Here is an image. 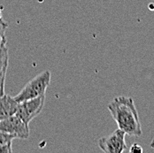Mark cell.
<instances>
[{"mask_svg": "<svg viewBox=\"0 0 154 153\" xmlns=\"http://www.w3.org/2000/svg\"><path fill=\"white\" fill-rule=\"evenodd\" d=\"M45 102V95L19 103L15 115L27 124H29L42 112Z\"/></svg>", "mask_w": 154, "mask_h": 153, "instance_id": "3", "label": "cell"}, {"mask_svg": "<svg viewBox=\"0 0 154 153\" xmlns=\"http://www.w3.org/2000/svg\"><path fill=\"white\" fill-rule=\"evenodd\" d=\"M15 137L12 135L0 131V153L13 152L12 143Z\"/></svg>", "mask_w": 154, "mask_h": 153, "instance_id": "8", "label": "cell"}, {"mask_svg": "<svg viewBox=\"0 0 154 153\" xmlns=\"http://www.w3.org/2000/svg\"><path fill=\"white\" fill-rule=\"evenodd\" d=\"M19 103L14 97L9 95L0 96V121L14 115L18 110Z\"/></svg>", "mask_w": 154, "mask_h": 153, "instance_id": "6", "label": "cell"}, {"mask_svg": "<svg viewBox=\"0 0 154 153\" xmlns=\"http://www.w3.org/2000/svg\"><path fill=\"white\" fill-rule=\"evenodd\" d=\"M0 131L12 135L15 138L28 139L29 137V124L24 122L15 114L0 121Z\"/></svg>", "mask_w": 154, "mask_h": 153, "instance_id": "5", "label": "cell"}, {"mask_svg": "<svg viewBox=\"0 0 154 153\" xmlns=\"http://www.w3.org/2000/svg\"><path fill=\"white\" fill-rule=\"evenodd\" d=\"M50 82L51 72L49 70H45L29 81L20 93L14 96V99L18 103H21L29 99L44 96L45 95Z\"/></svg>", "mask_w": 154, "mask_h": 153, "instance_id": "2", "label": "cell"}, {"mask_svg": "<svg viewBox=\"0 0 154 153\" xmlns=\"http://www.w3.org/2000/svg\"><path fill=\"white\" fill-rule=\"evenodd\" d=\"M8 28V23L3 19L2 14L0 11V47L4 44H6V39H5V31Z\"/></svg>", "mask_w": 154, "mask_h": 153, "instance_id": "9", "label": "cell"}, {"mask_svg": "<svg viewBox=\"0 0 154 153\" xmlns=\"http://www.w3.org/2000/svg\"><path fill=\"white\" fill-rule=\"evenodd\" d=\"M9 54L6 44H4L0 47V96L5 95V77L8 68Z\"/></svg>", "mask_w": 154, "mask_h": 153, "instance_id": "7", "label": "cell"}, {"mask_svg": "<svg viewBox=\"0 0 154 153\" xmlns=\"http://www.w3.org/2000/svg\"><path fill=\"white\" fill-rule=\"evenodd\" d=\"M125 136L126 133L118 128L112 134L100 138L97 142L98 147L106 153H122L127 150Z\"/></svg>", "mask_w": 154, "mask_h": 153, "instance_id": "4", "label": "cell"}, {"mask_svg": "<svg viewBox=\"0 0 154 153\" xmlns=\"http://www.w3.org/2000/svg\"><path fill=\"white\" fill-rule=\"evenodd\" d=\"M108 110L118 127L130 136H142L138 112L132 97L117 96L109 105Z\"/></svg>", "mask_w": 154, "mask_h": 153, "instance_id": "1", "label": "cell"}, {"mask_svg": "<svg viewBox=\"0 0 154 153\" xmlns=\"http://www.w3.org/2000/svg\"><path fill=\"white\" fill-rule=\"evenodd\" d=\"M143 151V148L139 145L138 143H133L129 149V152L130 153H142Z\"/></svg>", "mask_w": 154, "mask_h": 153, "instance_id": "10", "label": "cell"}]
</instances>
